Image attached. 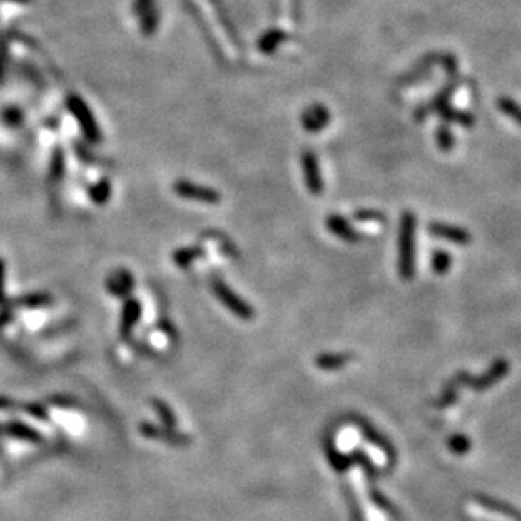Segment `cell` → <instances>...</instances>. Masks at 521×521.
<instances>
[{
    "instance_id": "2",
    "label": "cell",
    "mask_w": 521,
    "mask_h": 521,
    "mask_svg": "<svg viewBox=\"0 0 521 521\" xmlns=\"http://www.w3.org/2000/svg\"><path fill=\"white\" fill-rule=\"evenodd\" d=\"M210 288H212L213 295L217 296V300L221 301L223 306H226L228 312L234 313L237 318H241V320L254 318L256 313H254L253 306L242 298V296L237 295L226 281L221 280V278H213V280L210 281Z\"/></svg>"
},
{
    "instance_id": "12",
    "label": "cell",
    "mask_w": 521,
    "mask_h": 521,
    "mask_svg": "<svg viewBox=\"0 0 521 521\" xmlns=\"http://www.w3.org/2000/svg\"><path fill=\"white\" fill-rule=\"evenodd\" d=\"M202 256H203V249L200 248V246H193V248H183V249H178L173 253V263H175L176 268L186 269V268H190L196 259L202 258Z\"/></svg>"
},
{
    "instance_id": "6",
    "label": "cell",
    "mask_w": 521,
    "mask_h": 521,
    "mask_svg": "<svg viewBox=\"0 0 521 521\" xmlns=\"http://www.w3.org/2000/svg\"><path fill=\"white\" fill-rule=\"evenodd\" d=\"M325 226L333 236L339 237L344 242H349V244H355V242H360L364 239L363 234L359 231H355L345 217L337 216V213H332V216L325 218Z\"/></svg>"
},
{
    "instance_id": "17",
    "label": "cell",
    "mask_w": 521,
    "mask_h": 521,
    "mask_svg": "<svg viewBox=\"0 0 521 521\" xmlns=\"http://www.w3.org/2000/svg\"><path fill=\"white\" fill-rule=\"evenodd\" d=\"M26 411L29 415H33V417L39 418V420H46V418H48V413H46L43 406H39V405H29V406H27Z\"/></svg>"
},
{
    "instance_id": "7",
    "label": "cell",
    "mask_w": 521,
    "mask_h": 521,
    "mask_svg": "<svg viewBox=\"0 0 521 521\" xmlns=\"http://www.w3.org/2000/svg\"><path fill=\"white\" fill-rule=\"evenodd\" d=\"M330 122V112L323 105H312L301 113V126L308 132L323 131Z\"/></svg>"
},
{
    "instance_id": "8",
    "label": "cell",
    "mask_w": 521,
    "mask_h": 521,
    "mask_svg": "<svg viewBox=\"0 0 521 521\" xmlns=\"http://www.w3.org/2000/svg\"><path fill=\"white\" fill-rule=\"evenodd\" d=\"M107 290L113 296H127L134 290V278L127 269H118L107 280Z\"/></svg>"
},
{
    "instance_id": "19",
    "label": "cell",
    "mask_w": 521,
    "mask_h": 521,
    "mask_svg": "<svg viewBox=\"0 0 521 521\" xmlns=\"http://www.w3.org/2000/svg\"><path fill=\"white\" fill-rule=\"evenodd\" d=\"M4 269L6 268H4V263L0 260V300H2L4 296V280H6V276H4Z\"/></svg>"
},
{
    "instance_id": "14",
    "label": "cell",
    "mask_w": 521,
    "mask_h": 521,
    "mask_svg": "<svg viewBox=\"0 0 521 521\" xmlns=\"http://www.w3.org/2000/svg\"><path fill=\"white\" fill-rule=\"evenodd\" d=\"M111 193H112V186L108 180L98 181L97 185L90 190V196L95 203H105L108 198H111Z\"/></svg>"
},
{
    "instance_id": "15",
    "label": "cell",
    "mask_w": 521,
    "mask_h": 521,
    "mask_svg": "<svg viewBox=\"0 0 521 521\" xmlns=\"http://www.w3.org/2000/svg\"><path fill=\"white\" fill-rule=\"evenodd\" d=\"M354 221L363 222V223H383L385 222V216L383 213L376 212V210H368V208H360L355 210L354 212Z\"/></svg>"
},
{
    "instance_id": "10",
    "label": "cell",
    "mask_w": 521,
    "mask_h": 521,
    "mask_svg": "<svg viewBox=\"0 0 521 521\" xmlns=\"http://www.w3.org/2000/svg\"><path fill=\"white\" fill-rule=\"evenodd\" d=\"M352 359H354V355L350 352H323L315 359V364L322 371H337V369L349 364Z\"/></svg>"
},
{
    "instance_id": "1",
    "label": "cell",
    "mask_w": 521,
    "mask_h": 521,
    "mask_svg": "<svg viewBox=\"0 0 521 521\" xmlns=\"http://www.w3.org/2000/svg\"><path fill=\"white\" fill-rule=\"evenodd\" d=\"M400 274L403 280H411L415 273V217L406 212L400 228Z\"/></svg>"
},
{
    "instance_id": "5",
    "label": "cell",
    "mask_w": 521,
    "mask_h": 521,
    "mask_svg": "<svg viewBox=\"0 0 521 521\" xmlns=\"http://www.w3.org/2000/svg\"><path fill=\"white\" fill-rule=\"evenodd\" d=\"M70 107H71V112L75 113L76 121L80 122V127H81V131H84V134L88 137L90 141H93V143L100 141L98 126L95 124V118L90 113L88 107H86V105L76 97H73L70 100Z\"/></svg>"
},
{
    "instance_id": "9",
    "label": "cell",
    "mask_w": 521,
    "mask_h": 521,
    "mask_svg": "<svg viewBox=\"0 0 521 521\" xmlns=\"http://www.w3.org/2000/svg\"><path fill=\"white\" fill-rule=\"evenodd\" d=\"M141 313H143V306L134 298H129L126 301L124 308H122V317H121V335L129 337L132 328L137 325V322L141 320Z\"/></svg>"
},
{
    "instance_id": "18",
    "label": "cell",
    "mask_w": 521,
    "mask_h": 521,
    "mask_svg": "<svg viewBox=\"0 0 521 521\" xmlns=\"http://www.w3.org/2000/svg\"><path fill=\"white\" fill-rule=\"evenodd\" d=\"M447 256L443 253H437L435 256H433V268L437 269V271H443V269L447 268Z\"/></svg>"
},
{
    "instance_id": "4",
    "label": "cell",
    "mask_w": 521,
    "mask_h": 521,
    "mask_svg": "<svg viewBox=\"0 0 521 521\" xmlns=\"http://www.w3.org/2000/svg\"><path fill=\"white\" fill-rule=\"evenodd\" d=\"M301 166H303V175H305V185L308 191L315 196L322 195L323 191V178L322 171H320L318 158L313 151L306 149L303 154H301Z\"/></svg>"
},
{
    "instance_id": "16",
    "label": "cell",
    "mask_w": 521,
    "mask_h": 521,
    "mask_svg": "<svg viewBox=\"0 0 521 521\" xmlns=\"http://www.w3.org/2000/svg\"><path fill=\"white\" fill-rule=\"evenodd\" d=\"M281 38H283V34L276 33V31H274V33H269L266 38L263 39V44H259V48H263V51H266V53L271 51L273 48H276L278 41H280Z\"/></svg>"
},
{
    "instance_id": "11",
    "label": "cell",
    "mask_w": 521,
    "mask_h": 521,
    "mask_svg": "<svg viewBox=\"0 0 521 521\" xmlns=\"http://www.w3.org/2000/svg\"><path fill=\"white\" fill-rule=\"evenodd\" d=\"M4 432H7L9 435H12L14 438H19V440L31 443H39L43 440V437H41V433L38 430H34L33 427L24 425L22 422H9L7 427H4Z\"/></svg>"
},
{
    "instance_id": "3",
    "label": "cell",
    "mask_w": 521,
    "mask_h": 521,
    "mask_svg": "<svg viewBox=\"0 0 521 521\" xmlns=\"http://www.w3.org/2000/svg\"><path fill=\"white\" fill-rule=\"evenodd\" d=\"M173 191H175L180 198L193 200V202L218 203L222 200V196L217 190L208 188V186L196 185V183H191L188 180H178L175 185H173Z\"/></svg>"
},
{
    "instance_id": "13",
    "label": "cell",
    "mask_w": 521,
    "mask_h": 521,
    "mask_svg": "<svg viewBox=\"0 0 521 521\" xmlns=\"http://www.w3.org/2000/svg\"><path fill=\"white\" fill-rule=\"evenodd\" d=\"M430 232L433 236L443 237V239H450V241H457V242H462L465 241V236L460 231H457L454 227H447L442 226V223H433L430 227Z\"/></svg>"
}]
</instances>
